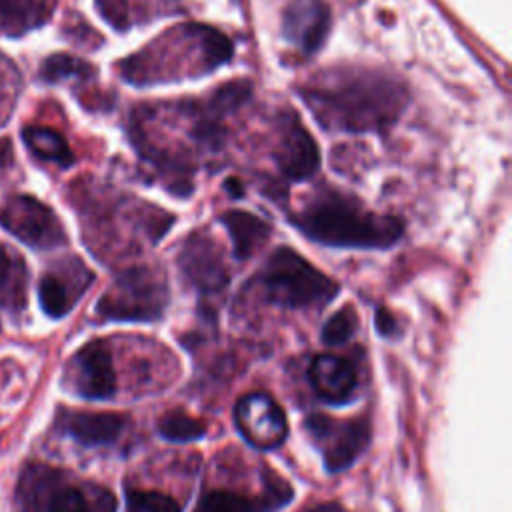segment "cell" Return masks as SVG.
<instances>
[{
    "mask_svg": "<svg viewBox=\"0 0 512 512\" xmlns=\"http://www.w3.org/2000/svg\"><path fill=\"white\" fill-rule=\"evenodd\" d=\"M300 96L318 124L338 132H382L408 104V90L398 78L366 68L326 70Z\"/></svg>",
    "mask_w": 512,
    "mask_h": 512,
    "instance_id": "1",
    "label": "cell"
},
{
    "mask_svg": "<svg viewBox=\"0 0 512 512\" xmlns=\"http://www.w3.org/2000/svg\"><path fill=\"white\" fill-rule=\"evenodd\" d=\"M292 224L310 240L334 248L384 250L404 232L402 220L368 210L360 200L328 190L314 196Z\"/></svg>",
    "mask_w": 512,
    "mask_h": 512,
    "instance_id": "2",
    "label": "cell"
},
{
    "mask_svg": "<svg viewBox=\"0 0 512 512\" xmlns=\"http://www.w3.org/2000/svg\"><path fill=\"white\" fill-rule=\"evenodd\" d=\"M258 280L268 302L290 310L324 306L340 290L332 278L288 246L270 254Z\"/></svg>",
    "mask_w": 512,
    "mask_h": 512,
    "instance_id": "3",
    "label": "cell"
},
{
    "mask_svg": "<svg viewBox=\"0 0 512 512\" xmlns=\"http://www.w3.org/2000/svg\"><path fill=\"white\" fill-rule=\"evenodd\" d=\"M170 300L168 280L160 268L130 266L116 276L96 304L106 320L150 322L164 314Z\"/></svg>",
    "mask_w": 512,
    "mask_h": 512,
    "instance_id": "4",
    "label": "cell"
},
{
    "mask_svg": "<svg viewBox=\"0 0 512 512\" xmlns=\"http://www.w3.org/2000/svg\"><path fill=\"white\" fill-rule=\"evenodd\" d=\"M0 226L34 250H52L66 244L60 218L34 196L16 194L0 204Z\"/></svg>",
    "mask_w": 512,
    "mask_h": 512,
    "instance_id": "5",
    "label": "cell"
},
{
    "mask_svg": "<svg viewBox=\"0 0 512 512\" xmlns=\"http://www.w3.org/2000/svg\"><path fill=\"white\" fill-rule=\"evenodd\" d=\"M304 428L318 446L328 472H340L356 462L370 442V424L366 418L334 420L326 414H312Z\"/></svg>",
    "mask_w": 512,
    "mask_h": 512,
    "instance_id": "6",
    "label": "cell"
},
{
    "mask_svg": "<svg viewBox=\"0 0 512 512\" xmlns=\"http://www.w3.org/2000/svg\"><path fill=\"white\" fill-rule=\"evenodd\" d=\"M234 422L248 444L272 450L286 440L288 424L278 402L264 392H250L236 402Z\"/></svg>",
    "mask_w": 512,
    "mask_h": 512,
    "instance_id": "7",
    "label": "cell"
},
{
    "mask_svg": "<svg viewBox=\"0 0 512 512\" xmlns=\"http://www.w3.org/2000/svg\"><path fill=\"white\" fill-rule=\"evenodd\" d=\"M178 264L186 280L202 296H214L228 286L230 276L222 250L206 232H194L188 236L178 254Z\"/></svg>",
    "mask_w": 512,
    "mask_h": 512,
    "instance_id": "8",
    "label": "cell"
},
{
    "mask_svg": "<svg viewBox=\"0 0 512 512\" xmlns=\"http://www.w3.org/2000/svg\"><path fill=\"white\" fill-rule=\"evenodd\" d=\"M94 274L78 258L56 262L38 284V300L50 318L66 316L84 290L92 284Z\"/></svg>",
    "mask_w": 512,
    "mask_h": 512,
    "instance_id": "9",
    "label": "cell"
},
{
    "mask_svg": "<svg viewBox=\"0 0 512 512\" xmlns=\"http://www.w3.org/2000/svg\"><path fill=\"white\" fill-rule=\"evenodd\" d=\"M274 162L290 182L306 180L318 170V146L294 112H288L282 118V132L274 152Z\"/></svg>",
    "mask_w": 512,
    "mask_h": 512,
    "instance_id": "10",
    "label": "cell"
},
{
    "mask_svg": "<svg viewBox=\"0 0 512 512\" xmlns=\"http://www.w3.org/2000/svg\"><path fill=\"white\" fill-rule=\"evenodd\" d=\"M74 390L90 400H104L116 392V370L106 342L94 340L72 358Z\"/></svg>",
    "mask_w": 512,
    "mask_h": 512,
    "instance_id": "11",
    "label": "cell"
},
{
    "mask_svg": "<svg viewBox=\"0 0 512 512\" xmlns=\"http://www.w3.org/2000/svg\"><path fill=\"white\" fill-rule=\"evenodd\" d=\"M332 24L330 8L324 0H290L284 18V38L304 54H314L322 48Z\"/></svg>",
    "mask_w": 512,
    "mask_h": 512,
    "instance_id": "12",
    "label": "cell"
},
{
    "mask_svg": "<svg viewBox=\"0 0 512 512\" xmlns=\"http://www.w3.org/2000/svg\"><path fill=\"white\" fill-rule=\"evenodd\" d=\"M292 490L276 472L266 470L262 496H248L232 490H210L202 494L194 512H274L290 502Z\"/></svg>",
    "mask_w": 512,
    "mask_h": 512,
    "instance_id": "13",
    "label": "cell"
},
{
    "mask_svg": "<svg viewBox=\"0 0 512 512\" xmlns=\"http://www.w3.org/2000/svg\"><path fill=\"white\" fill-rule=\"evenodd\" d=\"M36 492L46 498L42 502V512H114V496L104 488H92L86 494L80 486L66 484L56 478L50 470H38Z\"/></svg>",
    "mask_w": 512,
    "mask_h": 512,
    "instance_id": "14",
    "label": "cell"
},
{
    "mask_svg": "<svg viewBox=\"0 0 512 512\" xmlns=\"http://www.w3.org/2000/svg\"><path fill=\"white\" fill-rule=\"evenodd\" d=\"M308 380L326 402H344L356 388V370L346 358L320 354L308 368Z\"/></svg>",
    "mask_w": 512,
    "mask_h": 512,
    "instance_id": "15",
    "label": "cell"
},
{
    "mask_svg": "<svg viewBox=\"0 0 512 512\" xmlns=\"http://www.w3.org/2000/svg\"><path fill=\"white\" fill-rule=\"evenodd\" d=\"M62 430L82 446H104L118 440L126 418L114 412H66Z\"/></svg>",
    "mask_w": 512,
    "mask_h": 512,
    "instance_id": "16",
    "label": "cell"
},
{
    "mask_svg": "<svg viewBox=\"0 0 512 512\" xmlns=\"http://www.w3.org/2000/svg\"><path fill=\"white\" fill-rule=\"evenodd\" d=\"M220 222L228 230L236 260L250 258L270 238L272 232L264 218L246 210H228L220 216Z\"/></svg>",
    "mask_w": 512,
    "mask_h": 512,
    "instance_id": "17",
    "label": "cell"
},
{
    "mask_svg": "<svg viewBox=\"0 0 512 512\" xmlns=\"http://www.w3.org/2000/svg\"><path fill=\"white\" fill-rule=\"evenodd\" d=\"M26 262L10 246L0 244V312L18 314L26 306Z\"/></svg>",
    "mask_w": 512,
    "mask_h": 512,
    "instance_id": "18",
    "label": "cell"
},
{
    "mask_svg": "<svg viewBox=\"0 0 512 512\" xmlns=\"http://www.w3.org/2000/svg\"><path fill=\"white\" fill-rule=\"evenodd\" d=\"M22 140L26 148L40 160L54 162L60 168H68L74 164V152L68 146L66 138L46 126H26L22 128Z\"/></svg>",
    "mask_w": 512,
    "mask_h": 512,
    "instance_id": "19",
    "label": "cell"
},
{
    "mask_svg": "<svg viewBox=\"0 0 512 512\" xmlns=\"http://www.w3.org/2000/svg\"><path fill=\"white\" fill-rule=\"evenodd\" d=\"M48 12L40 0H0V32L22 36L42 26Z\"/></svg>",
    "mask_w": 512,
    "mask_h": 512,
    "instance_id": "20",
    "label": "cell"
},
{
    "mask_svg": "<svg viewBox=\"0 0 512 512\" xmlns=\"http://www.w3.org/2000/svg\"><path fill=\"white\" fill-rule=\"evenodd\" d=\"M94 76V68L70 54H50L38 68V78L44 84H60L66 80H88Z\"/></svg>",
    "mask_w": 512,
    "mask_h": 512,
    "instance_id": "21",
    "label": "cell"
},
{
    "mask_svg": "<svg viewBox=\"0 0 512 512\" xmlns=\"http://www.w3.org/2000/svg\"><path fill=\"white\" fill-rule=\"evenodd\" d=\"M158 432L170 442H194L206 434V424L184 410H172L160 416Z\"/></svg>",
    "mask_w": 512,
    "mask_h": 512,
    "instance_id": "22",
    "label": "cell"
},
{
    "mask_svg": "<svg viewBox=\"0 0 512 512\" xmlns=\"http://www.w3.org/2000/svg\"><path fill=\"white\" fill-rule=\"evenodd\" d=\"M356 330H358V314L352 306L346 304L324 322L322 340L328 346L344 344L356 334Z\"/></svg>",
    "mask_w": 512,
    "mask_h": 512,
    "instance_id": "23",
    "label": "cell"
},
{
    "mask_svg": "<svg viewBox=\"0 0 512 512\" xmlns=\"http://www.w3.org/2000/svg\"><path fill=\"white\" fill-rule=\"evenodd\" d=\"M126 512H180V506L168 494L156 490H126Z\"/></svg>",
    "mask_w": 512,
    "mask_h": 512,
    "instance_id": "24",
    "label": "cell"
},
{
    "mask_svg": "<svg viewBox=\"0 0 512 512\" xmlns=\"http://www.w3.org/2000/svg\"><path fill=\"white\" fill-rule=\"evenodd\" d=\"M376 328H378V332H380L382 336H392V334H396V330H398L396 320H394V316H392L386 308H378V310H376Z\"/></svg>",
    "mask_w": 512,
    "mask_h": 512,
    "instance_id": "25",
    "label": "cell"
},
{
    "mask_svg": "<svg viewBox=\"0 0 512 512\" xmlns=\"http://www.w3.org/2000/svg\"><path fill=\"white\" fill-rule=\"evenodd\" d=\"M14 162V154H12V142L8 138L0 140V174H4Z\"/></svg>",
    "mask_w": 512,
    "mask_h": 512,
    "instance_id": "26",
    "label": "cell"
},
{
    "mask_svg": "<svg viewBox=\"0 0 512 512\" xmlns=\"http://www.w3.org/2000/svg\"><path fill=\"white\" fill-rule=\"evenodd\" d=\"M300 512H348V510L338 502H322V504L310 506V508L300 510Z\"/></svg>",
    "mask_w": 512,
    "mask_h": 512,
    "instance_id": "27",
    "label": "cell"
},
{
    "mask_svg": "<svg viewBox=\"0 0 512 512\" xmlns=\"http://www.w3.org/2000/svg\"><path fill=\"white\" fill-rule=\"evenodd\" d=\"M226 190L234 196V198H240L242 194H244V188H242V182H238V180H234V178H230V180H226Z\"/></svg>",
    "mask_w": 512,
    "mask_h": 512,
    "instance_id": "28",
    "label": "cell"
}]
</instances>
